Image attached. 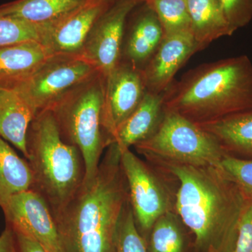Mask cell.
<instances>
[{
  "label": "cell",
  "mask_w": 252,
  "mask_h": 252,
  "mask_svg": "<svg viewBox=\"0 0 252 252\" xmlns=\"http://www.w3.org/2000/svg\"><path fill=\"white\" fill-rule=\"evenodd\" d=\"M152 228V252H183V235L171 212L159 217Z\"/></svg>",
  "instance_id": "23"
},
{
  "label": "cell",
  "mask_w": 252,
  "mask_h": 252,
  "mask_svg": "<svg viewBox=\"0 0 252 252\" xmlns=\"http://www.w3.org/2000/svg\"><path fill=\"white\" fill-rule=\"evenodd\" d=\"M0 252H18L16 235L8 225L0 235Z\"/></svg>",
  "instance_id": "30"
},
{
  "label": "cell",
  "mask_w": 252,
  "mask_h": 252,
  "mask_svg": "<svg viewBox=\"0 0 252 252\" xmlns=\"http://www.w3.org/2000/svg\"><path fill=\"white\" fill-rule=\"evenodd\" d=\"M1 208L6 225L15 233L36 240L49 252H64L54 215L35 190L15 194Z\"/></svg>",
  "instance_id": "10"
},
{
  "label": "cell",
  "mask_w": 252,
  "mask_h": 252,
  "mask_svg": "<svg viewBox=\"0 0 252 252\" xmlns=\"http://www.w3.org/2000/svg\"><path fill=\"white\" fill-rule=\"evenodd\" d=\"M114 0H87L65 16L44 26L41 43L50 54L79 55L94 23Z\"/></svg>",
  "instance_id": "12"
},
{
  "label": "cell",
  "mask_w": 252,
  "mask_h": 252,
  "mask_svg": "<svg viewBox=\"0 0 252 252\" xmlns=\"http://www.w3.org/2000/svg\"><path fill=\"white\" fill-rule=\"evenodd\" d=\"M147 3L158 18L164 36L191 32L187 0H147Z\"/></svg>",
  "instance_id": "22"
},
{
  "label": "cell",
  "mask_w": 252,
  "mask_h": 252,
  "mask_svg": "<svg viewBox=\"0 0 252 252\" xmlns=\"http://www.w3.org/2000/svg\"><path fill=\"white\" fill-rule=\"evenodd\" d=\"M197 125L214 136L227 154L252 159V108Z\"/></svg>",
  "instance_id": "18"
},
{
  "label": "cell",
  "mask_w": 252,
  "mask_h": 252,
  "mask_svg": "<svg viewBox=\"0 0 252 252\" xmlns=\"http://www.w3.org/2000/svg\"><path fill=\"white\" fill-rule=\"evenodd\" d=\"M33 175L28 160L21 158L0 137V207L15 194L32 188Z\"/></svg>",
  "instance_id": "21"
},
{
  "label": "cell",
  "mask_w": 252,
  "mask_h": 252,
  "mask_svg": "<svg viewBox=\"0 0 252 252\" xmlns=\"http://www.w3.org/2000/svg\"><path fill=\"white\" fill-rule=\"evenodd\" d=\"M121 153L136 225L147 231L159 217L170 211V197L155 174L130 149Z\"/></svg>",
  "instance_id": "8"
},
{
  "label": "cell",
  "mask_w": 252,
  "mask_h": 252,
  "mask_svg": "<svg viewBox=\"0 0 252 252\" xmlns=\"http://www.w3.org/2000/svg\"><path fill=\"white\" fill-rule=\"evenodd\" d=\"M228 26L234 33L252 19V0H220Z\"/></svg>",
  "instance_id": "27"
},
{
  "label": "cell",
  "mask_w": 252,
  "mask_h": 252,
  "mask_svg": "<svg viewBox=\"0 0 252 252\" xmlns=\"http://www.w3.org/2000/svg\"><path fill=\"white\" fill-rule=\"evenodd\" d=\"M232 252H252V203L240 220L238 238Z\"/></svg>",
  "instance_id": "28"
},
{
  "label": "cell",
  "mask_w": 252,
  "mask_h": 252,
  "mask_svg": "<svg viewBox=\"0 0 252 252\" xmlns=\"http://www.w3.org/2000/svg\"><path fill=\"white\" fill-rule=\"evenodd\" d=\"M120 150L110 144L94 180L84 182L55 218L64 252H116L119 222L129 201Z\"/></svg>",
  "instance_id": "2"
},
{
  "label": "cell",
  "mask_w": 252,
  "mask_h": 252,
  "mask_svg": "<svg viewBox=\"0 0 252 252\" xmlns=\"http://www.w3.org/2000/svg\"><path fill=\"white\" fill-rule=\"evenodd\" d=\"M15 235L17 243L18 252H49L36 240L21 233H15Z\"/></svg>",
  "instance_id": "29"
},
{
  "label": "cell",
  "mask_w": 252,
  "mask_h": 252,
  "mask_svg": "<svg viewBox=\"0 0 252 252\" xmlns=\"http://www.w3.org/2000/svg\"><path fill=\"white\" fill-rule=\"evenodd\" d=\"M141 0H114L94 23L79 56L104 77L122 59L126 20Z\"/></svg>",
  "instance_id": "9"
},
{
  "label": "cell",
  "mask_w": 252,
  "mask_h": 252,
  "mask_svg": "<svg viewBox=\"0 0 252 252\" xmlns=\"http://www.w3.org/2000/svg\"><path fill=\"white\" fill-rule=\"evenodd\" d=\"M177 177L175 207L200 252H232L252 202L221 168L155 160Z\"/></svg>",
  "instance_id": "1"
},
{
  "label": "cell",
  "mask_w": 252,
  "mask_h": 252,
  "mask_svg": "<svg viewBox=\"0 0 252 252\" xmlns=\"http://www.w3.org/2000/svg\"><path fill=\"white\" fill-rule=\"evenodd\" d=\"M164 38L161 24L147 6L134 21L123 48L124 61L142 69L155 54Z\"/></svg>",
  "instance_id": "16"
},
{
  "label": "cell",
  "mask_w": 252,
  "mask_h": 252,
  "mask_svg": "<svg viewBox=\"0 0 252 252\" xmlns=\"http://www.w3.org/2000/svg\"><path fill=\"white\" fill-rule=\"evenodd\" d=\"M36 112L16 91L0 89V137L28 158V128Z\"/></svg>",
  "instance_id": "17"
},
{
  "label": "cell",
  "mask_w": 252,
  "mask_h": 252,
  "mask_svg": "<svg viewBox=\"0 0 252 252\" xmlns=\"http://www.w3.org/2000/svg\"><path fill=\"white\" fill-rule=\"evenodd\" d=\"M199 51L191 32L164 36L153 57L142 69L147 91L163 94L174 82L180 68Z\"/></svg>",
  "instance_id": "13"
},
{
  "label": "cell",
  "mask_w": 252,
  "mask_h": 252,
  "mask_svg": "<svg viewBox=\"0 0 252 252\" xmlns=\"http://www.w3.org/2000/svg\"><path fill=\"white\" fill-rule=\"evenodd\" d=\"M191 33L200 51L212 41L233 34L220 0H187Z\"/></svg>",
  "instance_id": "19"
},
{
  "label": "cell",
  "mask_w": 252,
  "mask_h": 252,
  "mask_svg": "<svg viewBox=\"0 0 252 252\" xmlns=\"http://www.w3.org/2000/svg\"><path fill=\"white\" fill-rule=\"evenodd\" d=\"M135 147L153 160L219 168L227 154L211 134L178 113L167 110L153 135Z\"/></svg>",
  "instance_id": "6"
},
{
  "label": "cell",
  "mask_w": 252,
  "mask_h": 252,
  "mask_svg": "<svg viewBox=\"0 0 252 252\" xmlns=\"http://www.w3.org/2000/svg\"><path fill=\"white\" fill-rule=\"evenodd\" d=\"M98 73L79 55H55L14 91L37 113L49 109L69 91Z\"/></svg>",
  "instance_id": "7"
},
{
  "label": "cell",
  "mask_w": 252,
  "mask_h": 252,
  "mask_svg": "<svg viewBox=\"0 0 252 252\" xmlns=\"http://www.w3.org/2000/svg\"><path fill=\"white\" fill-rule=\"evenodd\" d=\"M116 252H147L144 239L136 225L135 217L129 201L119 222Z\"/></svg>",
  "instance_id": "25"
},
{
  "label": "cell",
  "mask_w": 252,
  "mask_h": 252,
  "mask_svg": "<svg viewBox=\"0 0 252 252\" xmlns=\"http://www.w3.org/2000/svg\"><path fill=\"white\" fill-rule=\"evenodd\" d=\"M147 92L142 69L122 60L104 80L102 122L108 140Z\"/></svg>",
  "instance_id": "11"
},
{
  "label": "cell",
  "mask_w": 252,
  "mask_h": 252,
  "mask_svg": "<svg viewBox=\"0 0 252 252\" xmlns=\"http://www.w3.org/2000/svg\"><path fill=\"white\" fill-rule=\"evenodd\" d=\"M104 80L100 73L63 95L50 108L64 142L80 151L85 179L90 182L97 174L108 140L102 122Z\"/></svg>",
  "instance_id": "5"
},
{
  "label": "cell",
  "mask_w": 252,
  "mask_h": 252,
  "mask_svg": "<svg viewBox=\"0 0 252 252\" xmlns=\"http://www.w3.org/2000/svg\"><path fill=\"white\" fill-rule=\"evenodd\" d=\"M252 108V63L236 56L194 68L164 93V109L196 124Z\"/></svg>",
  "instance_id": "3"
},
{
  "label": "cell",
  "mask_w": 252,
  "mask_h": 252,
  "mask_svg": "<svg viewBox=\"0 0 252 252\" xmlns=\"http://www.w3.org/2000/svg\"><path fill=\"white\" fill-rule=\"evenodd\" d=\"M53 55L40 41L0 49V89L14 90L31 77Z\"/></svg>",
  "instance_id": "14"
},
{
  "label": "cell",
  "mask_w": 252,
  "mask_h": 252,
  "mask_svg": "<svg viewBox=\"0 0 252 252\" xmlns=\"http://www.w3.org/2000/svg\"><path fill=\"white\" fill-rule=\"evenodd\" d=\"M26 147L33 175L32 189L45 200L56 218L84 184L82 155L77 147L63 140L50 109L36 113L28 128Z\"/></svg>",
  "instance_id": "4"
},
{
  "label": "cell",
  "mask_w": 252,
  "mask_h": 252,
  "mask_svg": "<svg viewBox=\"0 0 252 252\" xmlns=\"http://www.w3.org/2000/svg\"><path fill=\"white\" fill-rule=\"evenodd\" d=\"M221 169L252 202V159L240 158L227 154L221 160Z\"/></svg>",
  "instance_id": "26"
},
{
  "label": "cell",
  "mask_w": 252,
  "mask_h": 252,
  "mask_svg": "<svg viewBox=\"0 0 252 252\" xmlns=\"http://www.w3.org/2000/svg\"><path fill=\"white\" fill-rule=\"evenodd\" d=\"M44 26L0 16V49L26 41H40Z\"/></svg>",
  "instance_id": "24"
},
{
  "label": "cell",
  "mask_w": 252,
  "mask_h": 252,
  "mask_svg": "<svg viewBox=\"0 0 252 252\" xmlns=\"http://www.w3.org/2000/svg\"><path fill=\"white\" fill-rule=\"evenodd\" d=\"M87 0H16L0 6V16L46 26L58 21Z\"/></svg>",
  "instance_id": "20"
},
{
  "label": "cell",
  "mask_w": 252,
  "mask_h": 252,
  "mask_svg": "<svg viewBox=\"0 0 252 252\" xmlns=\"http://www.w3.org/2000/svg\"><path fill=\"white\" fill-rule=\"evenodd\" d=\"M164 112V94L147 91L143 99L109 139L122 152L147 140L153 135L161 122Z\"/></svg>",
  "instance_id": "15"
}]
</instances>
